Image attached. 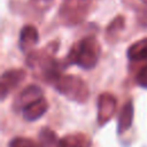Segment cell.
Instances as JSON below:
<instances>
[{"mask_svg": "<svg viewBox=\"0 0 147 147\" xmlns=\"http://www.w3.org/2000/svg\"><path fill=\"white\" fill-rule=\"evenodd\" d=\"M101 46L94 36H87L76 42L69 51L64 63L76 64L82 69H93L99 62Z\"/></svg>", "mask_w": 147, "mask_h": 147, "instance_id": "obj_1", "label": "cell"}, {"mask_svg": "<svg viewBox=\"0 0 147 147\" xmlns=\"http://www.w3.org/2000/svg\"><path fill=\"white\" fill-rule=\"evenodd\" d=\"M117 106L116 98L110 93H102L98 98V124L105 125L115 114Z\"/></svg>", "mask_w": 147, "mask_h": 147, "instance_id": "obj_5", "label": "cell"}, {"mask_svg": "<svg viewBox=\"0 0 147 147\" xmlns=\"http://www.w3.org/2000/svg\"><path fill=\"white\" fill-rule=\"evenodd\" d=\"M127 59L132 62L147 60V38H142L133 42L127 48Z\"/></svg>", "mask_w": 147, "mask_h": 147, "instance_id": "obj_10", "label": "cell"}, {"mask_svg": "<svg viewBox=\"0 0 147 147\" xmlns=\"http://www.w3.org/2000/svg\"><path fill=\"white\" fill-rule=\"evenodd\" d=\"M39 142L40 147H61L60 139L56 133L49 127H42L39 132Z\"/></svg>", "mask_w": 147, "mask_h": 147, "instance_id": "obj_12", "label": "cell"}, {"mask_svg": "<svg viewBox=\"0 0 147 147\" xmlns=\"http://www.w3.org/2000/svg\"><path fill=\"white\" fill-rule=\"evenodd\" d=\"M136 80H137V84L142 87V88H147V64L144 65L137 74V77H136Z\"/></svg>", "mask_w": 147, "mask_h": 147, "instance_id": "obj_15", "label": "cell"}, {"mask_svg": "<svg viewBox=\"0 0 147 147\" xmlns=\"http://www.w3.org/2000/svg\"><path fill=\"white\" fill-rule=\"evenodd\" d=\"M95 0H62L59 17L64 25L80 24L90 14Z\"/></svg>", "mask_w": 147, "mask_h": 147, "instance_id": "obj_3", "label": "cell"}, {"mask_svg": "<svg viewBox=\"0 0 147 147\" xmlns=\"http://www.w3.org/2000/svg\"><path fill=\"white\" fill-rule=\"evenodd\" d=\"M125 28V18L123 15H117L115 16L111 22L108 24L106 29V38L107 40H113L117 38V36L124 30Z\"/></svg>", "mask_w": 147, "mask_h": 147, "instance_id": "obj_11", "label": "cell"}, {"mask_svg": "<svg viewBox=\"0 0 147 147\" xmlns=\"http://www.w3.org/2000/svg\"><path fill=\"white\" fill-rule=\"evenodd\" d=\"M25 76H26L25 70L21 68H15L3 71L0 79V94L2 101L10 92H13L25 79Z\"/></svg>", "mask_w": 147, "mask_h": 147, "instance_id": "obj_4", "label": "cell"}, {"mask_svg": "<svg viewBox=\"0 0 147 147\" xmlns=\"http://www.w3.org/2000/svg\"><path fill=\"white\" fill-rule=\"evenodd\" d=\"M47 110H48V102L45 96H41L38 100L33 101L32 103L28 105L22 110V115L25 121L33 122V121L40 118Z\"/></svg>", "mask_w": 147, "mask_h": 147, "instance_id": "obj_8", "label": "cell"}, {"mask_svg": "<svg viewBox=\"0 0 147 147\" xmlns=\"http://www.w3.org/2000/svg\"><path fill=\"white\" fill-rule=\"evenodd\" d=\"M8 147H39V146L32 139L24 137H15L9 141Z\"/></svg>", "mask_w": 147, "mask_h": 147, "instance_id": "obj_14", "label": "cell"}, {"mask_svg": "<svg viewBox=\"0 0 147 147\" xmlns=\"http://www.w3.org/2000/svg\"><path fill=\"white\" fill-rule=\"evenodd\" d=\"M41 96H44L42 90L38 85H34V84L29 85L25 88H23L20 92V94L16 96L13 103V109L15 111H22L28 105L32 103L33 101L38 100Z\"/></svg>", "mask_w": 147, "mask_h": 147, "instance_id": "obj_6", "label": "cell"}, {"mask_svg": "<svg viewBox=\"0 0 147 147\" xmlns=\"http://www.w3.org/2000/svg\"><path fill=\"white\" fill-rule=\"evenodd\" d=\"M38 41L39 33L34 25L28 24L21 29L18 37V47L23 53H30L31 49L38 44Z\"/></svg>", "mask_w": 147, "mask_h": 147, "instance_id": "obj_7", "label": "cell"}, {"mask_svg": "<svg viewBox=\"0 0 147 147\" xmlns=\"http://www.w3.org/2000/svg\"><path fill=\"white\" fill-rule=\"evenodd\" d=\"M133 115H134V107L132 100H127L124 106L122 107L119 115H118V121H117V132L119 134L124 133L127 131L133 122Z\"/></svg>", "mask_w": 147, "mask_h": 147, "instance_id": "obj_9", "label": "cell"}, {"mask_svg": "<svg viewBox=\"0 0 147 147\" xmlns=\"http://www.w3.org/2000/svg\"><path fill=\"white\" fill-rule=\"evenodd\" d=\"M141 1L144 2V5H146V6H147V0H141Z\"/></svg>", "mask_w": 147, "mask_h": 147, "instance_id": "obj_16", "label": "cell"}, {"mask_svg": "<svg viewBox=\"0 0 147 147\" xmlns=\"http://www.w3.org/2000/svg\"><path fill=\"white\" fill-rule=\"evenodd\" d=\"M90 142L83 134H68L60 139L61 147H88Z\"/></svg>", "mask_w": 147, "mask_h": 147, "instance_id": "obj_13", "label": "cell"}, {"mask_svg": "<svg viewBox=\"0 0 147 147\" xmlns=\"http://www.w3.org/2000/svg\"><path fill=\"white\" fill-rule=\"evenodd\" d=\"M52 84L60 94L64 95L71 101L84 103L88 99V87L86 83L78 76L60 75Z\"/></svg>", "mask_w": 147, "mask_h": 147, "instance_id": "obj_2", "label": "cell"}]
</instances>
